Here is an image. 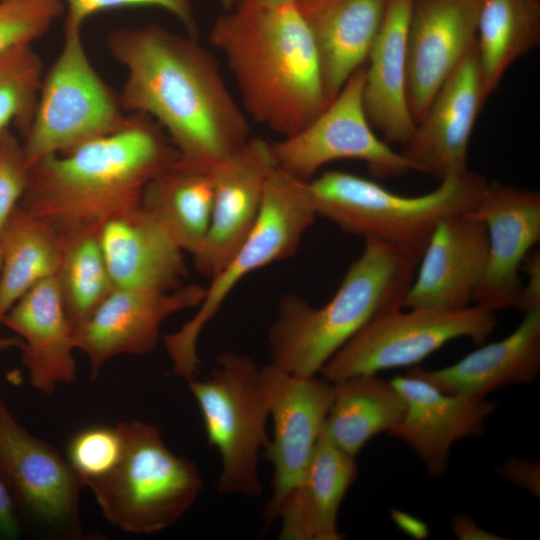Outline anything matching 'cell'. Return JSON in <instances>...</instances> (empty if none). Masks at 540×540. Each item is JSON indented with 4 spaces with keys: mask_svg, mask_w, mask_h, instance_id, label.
Wrapping results in <instances>:
<instances>
[{
    "mask_svg": "<svg viewBox=\"0 0 540 540\" xmlns=\"http://www.w3.org/2000/svg\"><path fill=\"white\" fill-rule=\"evenodd\" d=\"M221 6L225 9V11L231 10L238 0H219Z\"/></svg>",
    "mask_w": 540,
    "mask_h": 540,
    "instance_id": "obj_44",
    "label": "cell"
},
{
    "mask_svg": "<svg viewBox=\"0 0 540 540\" xmlns=\"http://www.w3.org/2000/svg\"><path fill=\"white\" fill-rule=\"evenodd\" d=\"M319 0H298L297 3L299 5H309V4H312V3H315Z\"/></svg>",
    "mask_w": 540,
    "mask_h": 540,
    "instance_id": "obj_45",
    "label": "cell"
},
{
    "mask_svg": "<svg viewBox=\"0 0 540 540\" xmlns=\"http://www.w3.org/2000/svg\"><path fill=\"white\" fill-rule=\"evenodd\" d=\"M20 535L19 516L14 504L0 481V538L16 539Z\"/></svg>",
    "mask_w": 540,
    "mask_h": 540,
    "instance_id": "obj_39",
    "label": "cell"
},
{
    "mask_svg": "<svg viewBox=\"0 0 540 540\" xmlns=\"http://www.w3.org/2000/svg\"><path fill=\"white\" fill-rule=\"evenodd\" d=\"M260 377L273 437L264 448L273 466L272 496L263 515L270 526L282 504L299 483L313 455L333 400L334 383L324 377H300L272 363L260 367Z\"/></svg>",
    "mask_w": 540,
    "mask_h": 540,
    "instance_id": "obj_13",
    "label": "cell"
},
{
    "mask_svg": "<svg viewBox=\"0 0 540 540\" xmlns=\"http://www.w3.org/2000/svg\"><path fill=\"white\" fill-rule=\"evenodd\" d=\"M540 41V3L479 0L475 46L487 97L519 57Z\"/></svg>",
    "mask_w": 540,
    "mask_h": 540,
    "instance_id": "obj_30",
    "label": "cell"
},
{
    "mask_svg": "<svg viewBox=\"0 0 540 540\" xmlns=\"http://www.w3.org/2000/svg\"><path fill=\"white\" fill-rule=\"evenodd\" d=\"M496 472L507 481L539 497L540 464L538 462L509 457L497 465Z\"/></svg>",
    "mask_w": 540,
    "mask_h": 540,
    "instance_id": "obj_37",
    "label": "cell"
},
{
    "mask_svg": "<svg viewBox=\"0 0 540 540\" xmlns=\"http://www.w3.org/2000/svg\"><path fill=\"white\" fill-rule=\"evenodd\" d=\"M29 178L22 141L6 128L0 132V235L24 197Z\"/></svg>",
    "mask_w": 540,
    "mask_h": 540,
    "instance_id": "obj_35",
    "label": "cell"
},
{
    "mask_svg": "<svg viewBox=\"0 0 540 540\" xmlns=\"http://www.w3.org/2000/svg\"><path fill=\"white\" fill-rule=\"evenodd\" d=\"M334 383L333 400L323 433L339 449L357 456L374 436L392 430L402 419L404 398L377 374H360Z\"/></svg>",
    "mask_w": 540,
    "mask_h": 540,
    "instance_id": "obj_28",
    "label": "cell"
},
{
    "mask_svg": "<svg viewBox=\"0 0 540 540\" xmlns=\"http://www.w3.org/2000/svg\"><path fill=\"white\" fill-rule=\"evenodd\" d=\"M358 474L355 457L321 433L304 475L279 512L282 540H342L337 517Z\"/></svg>",
    "mask_w": 540,
    "mask_h": 540,
    "instance_id": "obj_26",
    "label": "cell"
},
{
    "mask_svg": "<svg viewBox=\"0 0 540 540\" xmlns=\"http://www.w3.org/2000/svg\"><path fill=\"white\" fill-rule=\"evenodd\" d=\"M0 270H1V250H0Z\"/></svg>",
    "mask_w": 540,
    "mask_h": 540,
    "instance_id": "obj_46",
    "label": "cell"
},
{
    "mask_svg": "<svg viewBox=\"0 0 540 540\" xmlns=\"http://www.w3.org/2000/svg\"><path fill=\"white\" fill-rule=\"evenodd\" d=\"M62 249L63 236L56 227L16 207L0 235V326L27 291L55 276Z\"/></svg>",
    "mask_w": 540,
    "mask_h": 540,
    "instance_id": "obj_29",
    "label": "cell"
},
{
    "mask_svg": "<svg viewBox=\"0 0 540 540\" xmlns=\"http://www.w3.org/2000/svg\"><path fill=\"white\" fill-rule=\"evenodd\" d=\"M451 527L454 535L461 540L503 539V537L480 528L473 519L465 515L453 516L451 518Z\"/></svg>",
    "mask_w": 540,
    "mask_h": 540,
    "instance_id": "obj_40",
    "label": "cell"
},
{
    "mask_svg": "<svg viewBox=\"0 0 540 540\" xmlns=\"http://www.w3.org/2000/svg\"><path fill=\"white\" fill-rule=\"evenodd\" d=\"M521 271L526 276V282L522 281V289L518 310L527 312L529 310L540 308V252L531 251L525 257Z\"/></svg>",
    "mask_w": 540,
    "mask_h": 540,
    "instance_id": "obj_38",
    "label": "cell"
},
{
    "mask_svg": "<svg viewBox=\"0 0 540 540\" xmlns=\"http://www.w3.org/2000/svg\"><path fill=\"white\" fill-rule=\"evenodd\" d=\"M218 367L204 380L187 382L194 396L210 447L217 449L220 494L260 497L258 455L269 443V410L260 367L249 357L222 353Z\"/></svg>",
    "mask_w": 540,
    "mask_h": 540,
    "instance_id": "obj_9",
    "label": "cell"
},
{
    "mask_svg": "<svg viewBox=\"0 0 540 540\" xmlns=\"http://www.w3.org/2000/svg\"><path fill=\"white\" fill-rule=\"evenodd\" d=\"M123 440L118 425H92L76 432L66 447V459L85 487L107 475L120 459Z\"/></svg>",
    "mask_w": 540,
    "mask_h": 540,
    "instance_id": "obj_33",
    "label": "cell"
},
{
    "mask_svg": "<svg viewBox=\"0 0 540 540\" xmlns=\"http://www.w3.org/2000/svg\"><path fill=\"white\" fill-rule=\"evenodd\" d=\"M487 183L467 169L443 178L429 193L403 196L334 170L310 180L309 187L317 216L364 240L383 241L420 258L437 223L473 210Z\"/></svg>",
    "mask_w": 540,
    "mask_h": 540,
    "instance_id": "obj_5",
    "label": "cell"
},
{
    "mask_svg": "<svg viewBox=\"0 0 540 540\" xmlns=\"http://www.w3.org/2000/svg\"><path fill=\"white\" fill-rule=\"evenodd\" d=\"M468 213L484 223L488 238L486 267L473 304L493 312L517 309L521 266L540 240L539 192L488 182Z\"/></svg>",
    "mask_w": 540,
    "mask_h": 540,
    "instance_id": "obj_15",
    "label": "cell"
},
{
    "mask_svg": "<svg viewBox=\"0 0 540 540\" xmlns=\"http://www.w3.org/2000/svg\"><path fill=\"white\" fill-rule=\"evenodd\" d=\"M420 258L388 243L365 239L334 296L314 307L285 295L268 331L271 362L296 376L310 377L376 317L403 308Z\"/></svg>",
    "mask_w": 540,
    "mask_h": 540,
    "instance_id": "obj_4",
    "label": "cell"
},
{
    "mask_svg": "<svg viewBox=\"0 0 540 540\" xmlns=\"http://www.w3.org/2000/svg\"><path fill=\"white\" fill-rule=\"evenodd\" d=\"M275 167L270 143L250 137L211 170L210 226L192 256L198 273L214 277L248 237L260 216L266 184Z\"/></svg>",
    "mask_w": 540,
    "mask_h": 540,
    "instance_id": "obj_16",
    "label": "cell"
},
{
    "mask_svg": "<svg viewBox=\"0 0 540 540\" xmlns=\"http://www.w3.org/2000/svg\"><path fill=\"white\" fill-rule=\"evenodd\" d=\"M386 6L387 0H319L299 5L316 48L328 103L367 61Z\"/></svg>",
    "mask_w": 540,
    "mask_h": 540,
    "instance_id": "obj_25",
    "label": "cell"
},
{
    "mask_svg": "<svg viewBox=\"0 0 540 540\" xmlns=\"http://www.w3.org/2000/svg\"><path fill=\"white\" fill-rule=\"evenodd\" d=\"M1 1H4V0H0V2H1Z\"/></svg>",
    "mask_w": 540,
    "mask_h": 540,
    "instance_id": "obj_48",
    "label": "cell"
},
{
    "mask_svg": "<svg viewBox=\"0 0 540 540\" xmlns=\"http://www.w3.org/2000/svg\"><path fill=\"white\" fill-rule=\"evenodd\" d=\"M21 343L22 340L18 336L0 337V352L9 350L11 348H19Z\"/></svg>",
    "mask_w": 540,
    "mask_h": 540,
    "instance_id": "obj_42",
    "label": "cell"
},
{
    "mask_svg": "<svg viewBox=\"0 0 540 540\" xmlns=\"http://www.w3.org/2000/svg\"><path fill=\"white\" fill-rule=\"evenodd\" d=\"M118 131L30 167L19 206L61 232L95 231L140 206L147 183L179 159L152 118L128 113Z\"/></svg>",
    "mask_w": 540,
    "mask_h": 540,
    "instance_id": "obj_2",
    "label": "cell"
},
{
    "mask_svg": "<svg viewBox=\"0 0 540 540\" xmlns=\"http://www.w3.org/2000/svg\"><path fill=\"white\" fill-rule=\"evenodd\" d=\"M534 1H536L537 3H540V0H534Z\"/></svg>",
    "mask_w": 540,
    "mask_h": 540,
    "instance_id": "obj_47",
    "label": "cell"
},
{
    "mask_svg": "<svg viewBox=\"0 0 540 540\" xmlns=\"http://www.w3.org/2000/svg\"><path fill=\"white\" fill-rule=\"evenodd\" d=\"M210 43L226 58L244 110L282 137L327 106L316 48L297 3L238 0L215 21Z\"/></svg>",
    "mask_w": 540,
    "mask_h": 540,
    "instance_id": "obj_3",
    "label": "cell"
},
{
    "mask_svg": "<svg viewBox=\"0 0 540 540\" xmlns=\"http://www.w3.org/2000/svg\"><path fill=\"white\" fill-rule=\"evenodd\" d=\"M43 76L42 59L31 43L0 53V132L13 124L22 137L27 133Z\"/></svg>",
    "mask_w": 540,
    "mask_h": 540,
    "instance_id": "obj_32",
    "label": "cell"
},
{
    "mask_svg": "<svg viewBox=\"0 0 540 540\" xmlns=\"http://www.w3.org/2000/svg\"><path fill=\"white\" fill-rule=\"evenodd\" d=\"M123 447L115 467L86 487L106 520L131 534L174 525L195 503L203 479L195 462L174 454L159 428L132 420L117 424Z\"/></svg>",
    "mask_w": 540,
    "mask_h": 540,
    "instance_id": "obj_6",
    "label": "cell"
},
{
    "mask_svg": "<svg viewBox=\"0 0 540 540\" xmlns=\"http://www.w3.org/2000/svg\"><path fill=\"white\" fill-rule=\"evenodd\" d=\"M98 238L115 287L172 291L183 286L184 252L141 205L106 221Z\"/></svg>",
    "mask_w": 540,
    "mask_h": 540,
    "instance_id": "obj_22",
    "label": "cell"
},
{
    "mask_svg": "<svg viewBox=\"0 0 540 540\" xmlns=\"http://www.w3.org/2000/svg\"><path fill=\"white\" fill-rule=\"evenodd\" d=\"M205 288L198 284L172 291L115 287L95 312L74 330L76 349L96 380L105 363L120 355H145L158 345L163 322L185 309L198 307Z\"/></svg>",
    "mask_w": 540,
    "mask_h": 540,
    "instance_id": "obj_14",
    "label": "cell"
},
{
    "mask_svg": "<svg viewBox=\"0 0 540 540\" xmlns=\"http://www.w3.org/2000/svg\"><path fill=\"white\" fill-rule=\"evenodd\" d=\"M107 46L127 72L121 107L157 122L181 165L211 172L251 137L216 59L196 37L146 25L116 29Z\"/></svg>",
    "mask_w": 540,
    "mask_h": 540,
    "instance_id": "obj_1",
    "label": "cell"
},
{
    "mask_svg": "<svg viewBox=\"0 0 540 540\" xmlns=\"http://www.w3.org/2000/svg\"><path fill=\"white\" fill-rule=\"evenodd\" d=\"M61 233L62 257L55 278L66 315L75 330L95 312L115 286L104 260L98 232Z\"/></svg>",
    "mask_w": 540,
    "mask_h": 540,
    "instance_id": "obj_31",
    "label": "cell"
},
{
    "mask_svg": "<svg viewBox=\"0 0 540 540\" xmlns=\"http://www.w3.org/2000/svg\"><path fill=\"white\" fill-rule=\"evenodd\" d=\"M403 308L382 314L355 334L320 373L336 382L360 374L412 366L448 342L481 344L495 330V312L477 304L459 310Z\"/></svg>",
    "mask_w": 540,
    "mask_h": 540,
    "instance_id": "obj_10",
    "label": "cell"
},
{
    "mask_svg": "<svg viewBox=\"0 0 540 540\" xmlns=\"http://www.w3.org/2000/svg\"><path fill=\"white\" fill-rule=\"evenodd\" d=\"M213 195L211 172L177 160L147 183L140 205L184 253L193 256L208 233Z\"/></svg>",
    "mask_w": 540,
    "mask_h": 540,
    "instance_id": "obj_27",
    "label": "cell"
},
{
    "mask_svg": "<svg viewBox=\"0 0 540 540\" xmlns=\"http://www.w3.org/2000/svg\"><path fill=\"white\" fill-rule=\"evenodd\" d=\"M488 255L484 223L467 213L435 226L406 293L403 308L459 310L473 304Z\"/></svg>",
    "mask_w": 540,
    "mask_h": 540,
    "instance_id": "obj_19",
    "label": "cell"
},
{
    "mask_svg": "<svg viewBox=\"0 0 540 540\" xmlns=\"http://www.w3.org/2000/svg\"><path fill=\"white\" fill-rule=\"evenodd\" d=\"M487 98L474 42L403 146L412 170L439 180L467 170L468 144Z\"/></svg>",
    "mask_w": 540,
    "mask_h": 540,
    "instance_id": "obj_18",
    "label": "cell"
},
{
    "mask_svg": "<svg viewBox=\"0 0 540 540\" xmlns=\"http://www.w3.org/2000/svg\"><path fill=\"white\" fill-rule=\"evenodd\" d=\"M364 66L357 69L335 98L309 124L293 135L270 143L276 167L310 181L325 164L356 159L379 178L400 176L410 162L374 133L366 116L362 89Z\"/></svg>",
    "mask_w": 540,
    "mask_h": 540,
    "instance_id": "obj_12",
    "label": "cell"
},
{
    "mask_svg": "<svg viewBox=\"0 0 540 540\" xmlns=\"http://www.w3.org/2000/svg\"><path fill=\"white\" fill-rule=\"evenodd\" d=\"M393 518L398 526L403 529L407 534L412 535L416 538L425 537L427 534L426 525L420 520L411 517L408 514L403 512H394Z\"/></svg>",
    "mask_w": 540,
    "mask_h": 540,
    "instance_id": "obj_41",
    "label": "cell"
},
{
    "mask_svg": "<svg viewBox=\"0 0 540 540\" xmlns=\"http://www.w3.org/2000/svg\"><path fill=\"white\" fill-rule=\"evenodd\" d=\"M316 217L309 181L275 167L268 178L254 228L229 262L211 278L197 312L163 338L175 375L186 382L197 378L200 364L197 344L204 327L245 276L294 255Z\"/></svg>",
    "mask_w": 540,
    "mask_h": 540,
    "instance_id": "obj_7",
    "label": "cell"
},
{
    "mask_svg": "<svg viewBox=\"0 0 540 540\" xmlns=\"http://www.w3.org/2000/svg\"><path fill=\"white\" fill-rule=\"evenodd\" d=\"M62 49L44 74L22 145L29 167L120 130L128 113L93 67L81 31L64 30Z\"/></svg>",
    "mask_w": 540,
    "mask_h": 540,
    "instance_id": "obj_8",
    "label": "cell"
},
{
    "mask_svg": "<svg viewBox=\"0 0 540 540\" xmlns=\"http://www.w3.org/2000/svg\"><path fill=\"white\" fill-rule=\"evenodd\" d=\"M2 325L21 338V360L33 388L52 394L76 379L74 329L66 315L55 276L27 291Z\"/></svg>",
    "mask_w": 540,
    "mask_h": 540,
    "instance_id": "obj_21",
    "label": "cell"
},
{
    "mask_svg": "<svg viewBox=\"0 0 540 540\" xmlns=\"http://www.w3.org/2000/svg\"><path fill=\"white\" fill-rule=\"evenodd\" d=\"M65 11L61 0L0 2V53L40 38Z\"/></svg>",
    "mask_w": 540,
    "mask_h": 540,
    "instance_id": "obj_34",
    "label": "cell"
},
{
    "mask_svg": "<svg viewBox=\"0 0 540 540\" xmlns=\"http://www.w3.org/2000/svg\"><path fill=\"white\" fill-rule=\"evenodd\" d=\"M390 382L404 398L406 409L388 434L409 446L431 477L447 470L456 441L484 432L485 422L496 408L486 397L444 392L410 371Z\"/></svg>",
    "mask_w": 540,
    "mask_h": 540,
    "instance_id": "obj_20",
    "label": "cell"
},
{
    "mask_svg": "<svg viewBox=\"0 0 540 540\" xmlns=\"http://www.w3.org/2000/svg\"><path fill=\"white\" fill-rule=\"evenodd\" d=\"M66 17L64 30L81 31L92 15L112 8L149 6L172 14L185 27L187 35L197 38V25L190 0H61Z\"/></svg>",
    "mask_w": 540,
    "mask_h": 540,
    "instance_id": "obj_36",
    "label": "cell"
},
{
    "mask_svg": "<svg viewBox=\"0 0 540 540\" xmlns=\"http://www.w3.org/2000/svg\"><path fill=\"white\" fill-rule=\"evenodd\" d=\"M412 0H387L383 22L364 67L362 101L385 142L405 145L416 122L407 97L406 38Z\"/></svg>",
    "mask_w": 540,
    "mask_h": 540,
    "instance_id": "obj_23",
    "label": "cell"
},
{
    "mask_svg": "<svg viewBox=\"0 0 540 540\" xmlns=\"http://www.w3.org/2000/svg\"><path fill=\"white\" fill-rule=\"evenodd\" d=\"M409 371L444 392L477 398L532 383L540 372V308L524 312L520 324L505 338L479 347L452 365Z\"/></svg>",
    "mask_w": 540,
    "mask_h": 540,
    "instance_id": "obj_24",
    "label": "cell"
},
{
    "mask_svg": "<svg viewBox=\"0 0 540 540\" xmlns=\"http://www.w3.org/2000/svg\"><path fill=\"white\" fill-rule=\"evenodd\" d=\"M0 481L16 512L45 534L82 539L83 480L49 442L28 432L0 396Z\"/></svg>",
    "mask_w": 540,
    "mask_h": 540,
    "instance_id": "obj_11",
    "label": "cell"
},
{
    "mask_svg": "<svg viewBox=\"0 0 540 540\" xmlns=\"http://www.w3.org/2000/svg\"><path fill=\"white\" fill-rule=\"evenodd\" d=\"M258 4L268 7H279L297 3L298 0H253Z\"/></svg>",
    "mask_w": 540,
    "mask_h": 540,
    "instance_id": "obj_43",
    "label": "cell"
},
{
    "mask_svg": "<svg viewBox=\"0 0 540 540\" xmlns=\"http://www.w3.org/2000/svg\"><path fill=\"white\" fill-rule=\"evenodd\" d=\"M479 0H412L406 38L407 97L418 124L472 47Z\"/></svg>",
    "mask_w": 540,
    "mask_h": 540,
    "instance_id": "obj_17",
    "label": "cell"
}]
</instances>
